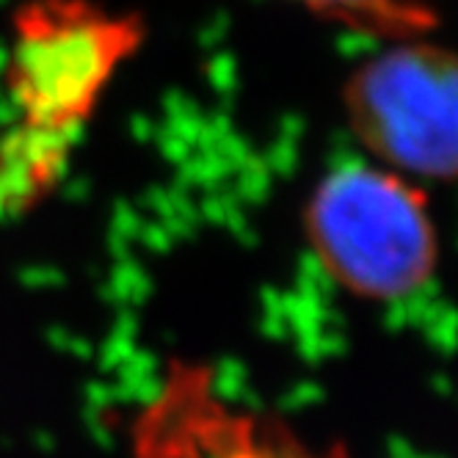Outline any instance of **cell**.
I'll return each instance as SVG.
<instances>
[{"label": "cell", "mask_w": 458, "mask_h": 458, "mask_svg": "<svg viewBox=\"0 0 458 458\" xmlns=\"http://www.w3.org/2000/svg\"><path fill=\"white\" fill-rule=\"evenodd\" d=\"M293 4L343 28L389 42L425 37L437 28V12L425 0H293Z\"/></svg>", "instance_id": "4"}, {"label": "cell", "mask_w": 458, "mask_h": 458, "mask_svg": "<svg viewBox=\"0 0 458 458\" xmlns=\"http://www.w3.org/2000/svg\"><path fill=\"white\" fill-rule=\"evenodd\" d=\"M343 108L368 157L414 182H458V53L392 39L348 75Z\"/></svg>", "instance_id": "3"}, {"label": "cell", "mask_w": 458, "mask_h": 458, "mask_svg": "<svg viewBox=\"0 0 458 458\" xmlns=\"http://www.w3.org/2000/svg\"><path fill=\"white\" fill-rule=\"evenodd\" d=\"M304 233L323 271L362 301H403L437 274L439 235L422 185L370 157L318 180Z\"/></svg>", "instance_id": "2"}, {"label": "cell", "mask_w": 458, "mask_h": 458, "mask_svg": "<svg viewBox=\"0 0 458 458\" xmlns=\"http://www.w3.org/2000/svg\"><path fill=\"white\" fill-rule=\"evenodd\" d=\"M139 42L136 17L86 0H37L17 14L6 67L17 122L0 139V208L20 213L58 182L94 106Z\"/></svg>", "instance_id": "1"}]
</instances>
